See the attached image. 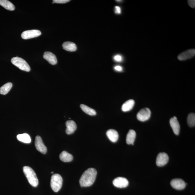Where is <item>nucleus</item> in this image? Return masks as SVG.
I'll list each match as a JSON object with an SVG mask.
<instances>
[{
    "label": "nucleus",
    "mask_w": 195,
    "mask_h": 195,
    "mask_svg": "<svg viewBox=\"0 0 195 195\" xmlns=\"http://www.w3.org/2000/svg\"><path fill=\"white\" fill-rule=\"evenodd\" d=\"M97 171L94 168H89L86 170L80 178V184L81 187H88L92 185L96 179Z\"/></svg>",
    "instance_id": "1"
},
{
    "label": "nucleus",
    "mask_w": 195,
    "mask_h": 195,
    "mask_svg": "<svg viewBox=\"0 0 195 195\" xmlns=\"http://www.w3.org/2000/svg\"><path fill=\"white\" fill-rule=\"evenodd\" d=\"M23 170L29 184L33 187H36L38 184V180L34 171L28 166L23 167Z\"/></svg>",
    "instance_id": "2"
},
{
    "label": "nucleus",
    "mask_w": 195,
    "mask_h": 195,
    "mask_svg": "<svg viewBox=\"0 0 195 195\" xmlns=\"http://www.w3.org/2000/svg\"><path fill=\"white\" fill-rule=\"evenodd\" d=\"M51 187L54 192H58L62 187L63 178L58 174H55L52 176L51 180Z\"/></svg>",
    "instance_id": "3"
},
{
    "label": "nucleus",
    "mask_w": 195,
    "mask_h": 195,
    "mask_svg": "<svg viewBox=\"0 0 195 195\" xmlns=\"http://www.w3.org/2000/svg\"><path fill=\"white\" fill-rule=\"evenodd\" d=\"M11 62L13 65L21 70L26 72H29L30 70V68L29 64L22 58L13 57L12 59Z\"/></svg>",
    "instance_id": "4"
},
{
    "label": "nucleus",
    "mask_w": 195,
    "mask_h": 195,
    "mask_svg": "<svg viewBox=\"0 0 195 195\" xmlns=\"http://www.w3.org/2000/svg\"><path fill=\"white\" fill-rule=\"evenodd\" d=\"M151 112L150 110L147 108H144L140 110L138 113L137 117L138 121H145L147 120L151 116Z\"/></svg>",
    "instance_id": "5"
},
{
    "label": "nucleus",
    "mask_w": 195,
    "mask_h": 195,
    "mask_svg": "<svg viewBox=\"0 0 195 195\" xmlns=\"http://www.w3.org/2000/svg\"><path fill=\"white\" fill-rule=\"evenodd\" d=\"M41 34V32L39 30H28L23 32L21 36L23 39H27L38 37Z\"/></svg>",
    "instance_id": "6"
},
{
    "label": "nucleus",
    "mask_w": 195,
    "mask_h": 195,
    "mask_svg": "<svg viewBox=\"0 0 195 195\" xmlns=\"http://www.w3.org/2000/svg\"><path fill=\"white\" fill-rule=\"evenodd\" d=\"M35 145L36 149L43 154H45L47 151L46 146L44 144L40 136H37L36 137Z\"/></svg>",
    "instance_id": "7"
},
{
    "label": "nucleus",
    "mask_w": 195,
    "mask_h": 195,
    "mask_svg": "<svg viewBox=\"0 0 195 195\" xmlns=\"http://www.w3.org/2000/svg\"><path fill=\"white\" fill-rule=\"evenodd\" d=\"M168 161V155L165 152H161L157 157L156 164L159 167L163 166L167 163Z\"/></svg>",
    "instance_id": "8"
},
{
    "label": "nucleus",
    "mask_w": 195,
    "mask_h": 195,
    "mask_svg": "<svg viewBox=\"0 0 195 195\" xmlns=\"http://www.w3.org/2000/svg\"><path fill=\"white\" fill-rule=\"evenodd\" d=\"M171 184L173 188L181 190L185 188L187 184L185 183L184 180L180 178H175L171 181Z\"/></svg>",
    "instance_id": "9"
},
{
    "label": "nucleus",
    "mask_w": 195,
    "mask_h": 195,
    "mask_svg": "<svg viewBox=\"0 0 195 195\" xmlns=\"http://www.w3.org/2000/svg\"><path fill=\"white\" fill-rule=\"evenodd\" d=\"M195 55L194 49H189L180 54L178 55V59L181 61L185 60L193 57Z\"/></svg>",
    "instance_id": "10"
},
{
    "label": "nucleus",
    "mask_w": 195,
    "mask_h": 195,
    "mask_svg": "<svg viewBox=\"0 0 195 195\" xmlns=\"http://www.w3.org/2000/svg\"><path fill=\"white\" fill-rule=\"evenodd\" d=\"M114 186L118 188H124L127 187L129 185V182L126 178L123 177H117L113 182Z\"/></svg>",
    "instance_id": "11"
},
{
    "label": "nucleus",
    "mask_w": 195,
    "mask_h": 195,
    "mask_svg": "<svg viewBox=\"0 0 195 195\" xmlns=\"http://www.w3.org/2000/svg\"><path fill=\"white\" fill-rule=\"evenodd\" d=\"M43 57L44 59L48 61L52 65H54L57 64V59L56 56L50 52L46 51L44 52Z\"/></svg>",
    "instance_id": "12"
},
{
    "label": "nucleus",
    "mask_w": 195,
    "mask_h": 195,
    "mask_svg": "<svg viewBox=\"0 0 195 195\" xmlns=\"http://www.w3.org/2000/svg\"><path fill=\"white\" fill-rule=\"evenodd\" d=\"M67 126L66 133L68 135H71L74 133L77 129V125L75 122L73 121H69L66 122Z\"/></svg>",
    "instance_id": "13"
},
{
    "label": "nucleus",
    "mask_w": 195,
    "mask_h": 195,
    "mask_svg": "<svg viewBox=\"0 0 195 195\" xmlns=\"http://www.w3.org/2000/svg\"><path fill=\"white\" fill-rule=\"evenodd\" d=\"M106 135L109 139L113 142H116L118 140L119 134L116 130L110 129L107 131Z\"/></svg>",
    "instance_id": "14"
},
{
    "label": "nucleus",
    "mask_w": 195,
    "mask_h": 195,
    "mask_svg": "<svg viewBox=\"0 0 195 195\" xmlns=\"http://www.w3.org/2000/svg\"><path fill=\"white\" fill-rule=\"evenodd\" d=\"M170 124L174 133L176 135L179 134L180 131V126L177 119L173 118L170 120Z\"/></svg>",
    "instance_id": "15"
},
{
    "label": "nucleus",
    "mask_w": 195,
    "mask_h": 195,
    "mask_svg": "<svg viewBox=\"0 0 195 195\" xmlns=\"http://www.w3.org/2000/svg\"><path fill=\"white\" fill-rule=\"evenodd\" d=\"M63 49L66 51L73 52L77 50L76 44L71 42H65L62 44Z\"/></svg>",
    "instance_id": "16"
},
{
    "label": "nucleus",
    "mask_w": 195,
    "mask_h": 195,
    "mask_svg": "<svg viewBox=\"0 0 195 195\" xmlns=\"http://www.w3.org/2000/svg\"><path fill=\"white\" fill-rule=\"evenodd\" d=\"M135 101L133 100H130L126 101L122 105L121 109L123 112H128L132 109L135 105Z\"/></svg>",
    "instance_id": "17"
},
{
    "label": "nucleus",
    "mask_w": 195,
    "mask_h": 195,
    "mask_svg": "<svg viewBox=\"0 0 195 195\" xmlns=\"http://www.w3.org/2000/svg\"><path fill=\"white\" fill-rule=\"evenodd\" d=\"M136 137V133L135 131H129L126 137V142L128 145H133Z\"/></svg>",
    "instance_id": "18"
},
{
    "label": "nucleus",
    "mask_w": 195,
    "mask_h": 195,
    "mask_svg": "<svg viewBox=\"0 0 195 195\" xmlns=\"http://www.w3.org/2000/svg\"><path fill=\"white\" fill-rule=\"evenodd\" d=\"M59 157L61 160L65 162H69L73 159V157L72 155L66 151H63L60 154Z\"/></svg>",
    "instance_id": "19"
},
{
    "label": "nucleus",
    "mask_w": 195,
    "mask_h": 195,
    "mask_svg": "<svg viewBox=\"0 0 195 195\" xmlns=\"http://www.w3.org/2000/svg\"><path fill=\"white\" fill-rule=\"evenodd\" d=\"M0 5L9 11H13L15 9L14 5L8 0H0Z\"/></svg>",
    "instance_id": "20"
},
{
    "label": "nucleus",
    "mask_w": 195,
    "mask_h": 195,
    "mask_svg": "<svg viewBox=\"0 0 195 195\" xmlns=\"http://www.w3.org/2000/svg\"><path fill=\"white\" fill-rule=\"evenodd\" d=\"M17 139L18 141L26 144H29L31 142V139L30 136L27 133L18 135L17 136Z\"/></svg>",
    "instance_id": "21"
},
{
    "label": "nucleus",
    "mask_w": 195,
    "mask_h": 195,
    "mask_svg": "<svg viewBox=\"0 0 195 195\" xmlns=\"http://www.w3.org/2000/svg\"><path fill=\"white\" fill-rule=\"evenodd\" d=\"M80 107L84 112L89 115L94 116L96 114L95 110L89 107L87 105L82 104L80 105Z\"/></svg>",
    "instance_id": "22"
},
{
    "label": "nucleus",
    "mask_w": 195,
    "mask_h": 195,
    "mask_svg": "<svg viewBox=\"0 0 195 195\" xmlns=\"http://www.w3.org/2000/svg\"><path fill=\"white\" fill-rule=\"evenodd\" d=\"M13 84L11 83H8L4 84L0 88V94L2 95H5L8 93L12 87Z\"/></svg>",
    "instance_id": "23"
},
{
    "label": "nucleus",
    "mask_w": 195,
    "mask_h": 195,
    "mask_svg": "<svg viewBox=\"0 0 195 195\" xmlns=\"http://www.w3.org/2000/svg\"><path fill=\"white\" fill-rule=\"evenodd\" d=\"M187 124L190 127H194L195 126V114L193 113L190 114L187 119Z\"/></svg>",
    "instance_id": "24"
},
{
    "label": "nucleus",
    "mask_w": 195,
    "mask_h": 195,
    "mask_svg": "<svg viewBox=\"0 0 195 195\" xmlns=\"http://www.w3.org/2000/svg\"><path fill=\"white\" fill-rule=\"evenodd\" d=\"M69 0H54V3L64 4L68 3L70 1Z\"/></svg>",
    "instance_id": "25"
},
{
    "label": "nucleus",
    "mask_w": 195,
    "mask_h": 195,
    "mask_svg": "<svg viewBox=\"0 0 195 195\" xmlns=\"http://www.w3.org/2000/svg\"><path fill=\"white\" fill-rule=\"evenodd\" d=\"M114 60L116 62H120L123 60V58L120 55H117L114 57Z\"/></svg>",
    "instance_id": "26"
},
{
    "label": "nucleus",
    "mask_w": 195,
    "mask_h": 195,
    "mask_svg": "<svg viewBox=\"0 0 195 195\" xmlns=\"http://www.w3.org/2000/svg\"><path fill=\"white\" fill-rule=\"evenodd\" d=\"M188 3L189 6L192 8H195V1L193 0H189L188 1Z\"/></svg>",
    "instance_id": "27"
},
{
    "label": "nucleus",
    "mask_w": 195,
    "mask_h": 195,
    "mask_svg": "<svg viewBox=\"0 0 195 195\" xmlns=\"http://www.w3.org/2000/svg\"><path fill=\"white\" fill-rule=\"evenodd\" d=\"M115 13L116 14H121V8L119 6L115 7Z\"/></svg>",
    "instance_id": "28"
},
{
    "label": "nucleus",
    "mask_w": 195,
    "mask_h": 195,
    "mask_svg": "<svg viewBox=\"0 0 195 195\" xmlns=\"http://www.w3.org/2000/svg\"><path fill=\"white\" fill-rule=\"evenodd\" d=\"M114 69L115 70H116V71H121L122 70V67L121 66L117 65L116 66L114 67Z\"/></svg>",
    "instance_id": "29"
},
{
    "label": "nucleus",
    "mask_w": 195,
    "mask_h": 195,
    "mask_svg": "<svg viewBox=\"0 0 195 195\" xmlns=\"http://www.w3.org/2000/svg\"><path fill=\"white\" fill-rule=\"evenodd\" d=\"M116 1L117 2H121L122 1Z\"/></svg>",
    "instance_id": "30"
},
{
    "label": "nucleus",
    "mask_w": 195,
    "mask_h": 195,
    "mask_svg": "<svg viewBox=\"0 0 195 195\" xmlns=\"http://www.w3.org/2000/svg\"><path fill=\"white\" fill-rule=\"evenodd\" d=\"M53 172H51V173H53Z\"/></svg>",
    "instance_id": "31"
}]
</instances>
